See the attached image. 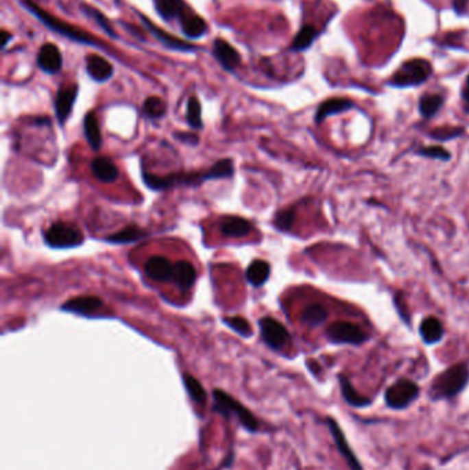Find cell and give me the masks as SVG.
Returning a JSON list of instances; mask_svg holds the SVG:
<instances>
[{
  "mask_svg": "<svg viewBox=\"0 0 469 470\" xmlns=\"http://www.w3.org/2000/svg\"><path fill=\"white\" fill-rule=\"evenodd\" d=\"M325 423L329 428V432H330V434L333 437V441H335V444L337 447V451L344 458V460L348 465V467L351 470H363L358 456L355 455V452L351 448L348 440L346 438V434H344L341 426L339 425V422L335 418H332V417H326Z\"/></svg>",
  "mask_w": 469,
  "mask_h": 470,
  "instance_id": "10",
  "label": "cell"
},
{
  "mask_svg": "<svg viewBox=\"0 0 469 470\" xmlns=\"http://www.w3.org/2000/svg\"><path fill=\"white\" fill-rule=\"evenodd\" d=\"M10 39H13V35L9 34L8 31H3V32H2V47H3V49L9 45V40H10Z\"/></svg>",
  "mask_w": 469,
  "mask_h": 470,
  "instance_id": "43",
  "label": "cell"
},
{
  "mask_svg": "<svg viewBox=\"0 0 469 470\" xmlns=\"http://www.w3.org/2000/svg\"><path fill=\"white\" fill-rule=\"evenodd\" d=\"M254 230L251 221L240 216H224L219 221V231L228 238L247 237Z\"/></svg>",
  "mask_w": 469,
  "mask_h": 470,
  "instance_id": "15",
  "label": "cell"
},
{
  "mask_svg": "<svg viewBox=\"0 0 469 470\" xmlns=\"http://www.w3.org/2000/svg\"><path fill=\"white\" fill-rule=\"evenodd\" d=\"M261 334L266 345L273 351L282 349L289 341V333L287 327L274 318L265 317L259 321Z\"/></svg>",
  "mask_w": 469,
  "mask_h": 470,
  "instance_id": "9",
  "label": "cell"
},
{
  "mask_svg": "<svg viewBox=\"0 0 469 470\" xmlns=\"http://www.w3.org/2000/svg\"><path fill=\"white\" fill-rule=\"evenodd\" d=\"M270 274H272V267L266 260H254L248 266L245 277H247V281L252 286L259 288L267 282V280L270 278Z\"/></svg>",
  "mask_w": 469,
  "mask_h": 470,
  "instance_id": "25",
  "label": "cell"
},
{
  "mask_svg": "<svg viewBox=\"0 0 469 470\" xmlns=\"http://www.w3.org/2000/svg\"><path fill=\"white\" fill-rule=\"evenodd\" d=\"M142 23L146 25V28L150 31V34L158 40L163 43V46H165L167 49L172 50V51H180V53H191V51H195L197 47L187 43V42H183L169 34H167L165 31H163L161 28H158L157 25H154L147 17L139 14Z\"/></svg>",
  "mask_w": 469,
  "mask_h": 470,
  "instance_id": "11",
  "label": "cell"
},
{
  "mask_svg": "<svg viewBox=\"0 0 469 470\" xmlns=\"http://www.w3.org/2000/svg\"><path fill=\"white\" fill-rule=\"evenodd\" d=\"M420 396L418 385L407 378H400L389 385L384 393L385 404L391 410H405Z\"/></svg>",
  "mask_w": 469,
  "mask_h": 470,
  "instance_id": "7",
  "label": "cell"
},
{
  "mask_svg": "<svg viewBox=\"0 0 469 470\" xmlns=\"http://www.w3.org/2000/svg\"><path fill=\"white\" fill-rule=\"evenodd\" d=\"M212 411L226 419H237V422L250 433H258L261 430V422L256 415L245 404L221 389L212 391Z\"/></svg>",
  "mask_w": 469,
  "mask_h": 470,
  "instance_id": "3",
  "label": "cell"
},
{
  "mask_svg": "<svg viewBox=\"0 0 469 470\" xmlns=\"http://www.w3.org/2000/svg\"><path fill=\"white\" fill-rule=\"evenodd\" d=\"M179 24H180L182 32L190 39H200L208 31V25L204 21V18L194 14L193 12L187 17H184Z\"/></svg>",
  "mask_w": 469,
  "mask_h": 470,
  "instance_id": "27",
  "label": "cell"
},
{
  "mask_svg": "<svg viewBox=\"0 0 469 470\" xmlns=\"http://www.w3.org/2000/svg\"><path fill=\"white\" fill-rule=\"evenodd\" d=\"M104 307V300L97 296H80L67 301L61 308L67 312L91 317Z\"/></svg>",
  "mask_w": 469,
  "mask_h": 470,
  "instance_id": "17",
  "label": "cell"
},
{
  "mask_svg": "<svg viewBox=\"0 0 469 470\" xmlns=\"http://www.w3.org/2000/svg\"><path fill=\"white\" fill-rule=\"evenodd\" d=\"M145 237H147V231L132 224V225L123 228L121 231H117V232L109 235L106 241L112 243V244H131V243H136Z\"/></svg>",
  "mask_w": 469,
  "mask_h": 470,
  "instance_id": "28",
  "label": "cell"
},
{
  "mask_svg": "<svg viewBox=\"0 0 469 470\" xmlns=\"http://www.w3.org/2000/svg\"><path fill=\"white\" fill-rule=\"evenodd\" d=\"M182 381H183L184 389H186L189 397L191 399V401L194 404L200 406V407L206 406V403H208V393H206L205 388L202 386V384L195 377H193L189 373H183L182 374Z\"/></svg>",
  "mask_w": 469,
  "mask_h": 470,
  "instance_id": "24",
  "label": "cell"
},
{
  "mask_svg": "<svg viewBox=\"0 0 469 470\" xmlns=\"http://www.w3.org/2000/svg\"><path fill=\"white\" fill-rule=\"evenodd\" d=\"M86 71L88 76L98 83H105L113 76V65L104 57L97 54H90L86 58Z\"/></svg>",
  "mask_w": 469,
  "mask_h": 470,
  "instance_id": "19",
  "label": "cell"
},
{
  "mask_svg": "<svg viewBox=\"0 0 469 470\" xmlns=\"http://www.w3.org/2000/svg\"><path fill=\"white\" fill-rule=\"evenodd\" d=\"M469 382V364L462 362L450 366L437 374L429 385L428 395L432 400H451L457 397Z\"/></svg>",
  "mask_w": 469,
  "mask_h": 470,
  "instance_id": "2",
  "label": "cell"
},
{
  "mask_svg": "<svg viewBox=\"0 0 469 470\" xmlns=\"http://www.w3.org/2000/svg\"><path fill=\"white\" fill-rule=\"evenodd\" d=\"M43 237H45V243L50 248H56V249L77 248L84 243V235L82 230L72 223H64V221L51 224L45 231Z\"/></svg>",
  "mask_w": 469,
  "mask_h": 470,
  "instance_id": "6",
  "label": "cell"
},
{
  "mask_svg": "<svg viewBox=\"0 0 469 470\" xmlns=\"http://www.w3.org/2000/svg\"><path fill=\"white\" fill-rule=\"evenodd\" d=\"M328 319V310L318 303L307 306L302 312V321L310 327H318Z\"/></svg>",
  "mask_w": 469,
  "mask_h": 470,
  "instance_id": "30",
  "label": "cell"
},
{
  "mask_svg": "<svg viewBox=\"0 0 469 470\" xmlns=\"http://www.w3.org/2000/svg\"><path fill=\"white\" fill-rule=\"evenodd\" d=\"M223 322L243 337H251L252 334V327L250 322L243 317H226L223 318Z\"/></svg>",
  "mask_w": 469,
  "mask_h": 470,
  "instance_id": "36",
  "label": "cell"
},
{
  "mask_svg": "<svg viewBox=\"0 0 469 470\" xmlns=\"http://www.w3.org/2000/svg\"><path fill=\"white\" fill-rule=\"evenodd\" d=\"M295 219H296L295 208L280 210L274 217V227L280 231H289L295 223Z\"/></svg>",
  "mask_w": 469,
  "mask_h": 470,
  "instance_id": "37",
  "label": "cell"
},
{
  "mask_svg": "<svg viewBox=\"0 0 469 470\" xmlns=\"http://www.w3.org/2000/svg\"><path fill=\"white\" fill-rule=\"evenodd\" d=\"M158 16L165 21L179 20V23L191 13L184 0H153Z\"/></svg>",
  "mask_w": 469,
  "mask_h": 470,
  "instance_id": "14",
  "label": "cell"
},
{
  "mask_svg": "<svg viewBox=\"0 0 469 470\" xmlns=\"http://www.w3.org/2000/svg\"><path fill=\"white\" fill-rule=\"evenodd\" d=\"M444 99L439 94H425L418 102L420 114L424 119H432L443 106Z\"/></svg>",
  "mask_w": 469,
  "mask_h": 470,
  "instance_id": "31",
  "label": "cell"
},
{
  "mask_svg": "<svg viewBox=\"0 0 469 470\" xmlns=\"http://www.w3.org/2000/svg\"><path fill=\"white\" fill-rule=\"evenodd\" d=\"M234 173V164L232 160L224 158L213 164L206 171H195L189 173H169L164 176H158L154 173L143 172V182L145 184L156 191L172 188L175 186H200L206 180L211 179H223L230 177Z\"/></svg>",
  "mask_w": 469,
  "mask_h": 470,
  "instance_id": "1",
  "label": "cell"
},
{
  "mask_svg": "<svg viewBox=\"0 0 469 470\" xmlns=\"http://www.w3.org/2000/svg\"><path fill=\"white\" fill-rule=\"evenodd\" d=\"M339 382H340V391H341V396L344 399V401L347 404H350L351 407H355V408H365L368 406L372 404V399L359 393L352 382L350 381V378L347 375H343L340 374L339 375Z\"/></svg>",
  "mask_w": 469,
  "mask_h": 470,
  "instance_id": "21",
  "label": "cell"
},
{
  "mask_svg": "<svg viewBox=\"0 0 469 470\" xmlns=\"http://www.w3.org/2000/svg\"><path fill=\"white\" fill-rule=\"evenodd\" d=\"M418 156L428 157V158H435V160H442V161H448L451 158V154L448 150L440 146H428V147H421L417 150Z\"/></svg>",
  "mask_w": 469,
  "mask_h": 470,
  "instance_id": "39",
  "label": "cell"
},
{
  "mask_svg": "<svg viewBox=\"0 0 469 470\" xmlns=\"http://www.w3.org/2000/svg\"><path fill=\"white\" fill-rule=\"evenodd\" d=\"M468 5H469V0H453V9L459 16L466 13Z\"/></svg>",
  "mask_w": 469,
  "mask_h": 470,
  "instance_id": "41",
  "label": "cell"
},
{
  "mask_svg": "<svg viewBox=\"0 0 469 470\" xmlns=\"http://www.w3.org/2000/svg\"><path fill=\"white\" fill-rule=\"evenodd\" d=\"M62 54L57 46L51 43L42 46L38 54V65L43 72L56 75L62 69Z\"/></svg>",
  "mask_w": 469,
  "mask_h": 470,
  "instance_id": "18",
  "label": "cell"
},
{
  "mask_svg": "<svg viewBox=\"0 0 469 470\" xmlns=\"http://www.w3.org/2000/svg\"><path fill=\"white\" fill-rule=\"evenodd\" d=\"M462 98H464V101L469 105V76H468V79H466V83H465L464 90H462Z\"/></svg>",
  "mask_w": 469,
  "mask_h": 470,
  "instance_id": "42",
  "label": "cell"
},
{
  "mask_svg": "<svg viewBox=\"0 0 469 470\" xmlns=\"http://www.w3.org/2000/svg\"><path fill=\"white\" fill-rule=\"evenodd\" d=\"M77 92H79V86L76 84H71V86H62L56 97V114L57 119L60 121V124H64L75 106L76 98H77Z\"/></svg>",
  "mask_w": 469,
  "mask_h": 470,
  "instance_id": "12",
  "label": "cell"
},
{
  "mask_svg": "<svg viewBox=\"0 0 469 470\" xmlns=\"http://www.w3.org/2000/svg\"><path fill=\"white\" fill-rule=\"evenodd\" d=\"M21 3L24 5V8L32 13L38 20H40V23L43 25H46L49 29H51L53 32L69 39V40H73L76 43H80V45H87V46H94V47H102L101 42H98L97 39H94L93 36L87 35L86 32H83L82 29L71 25V24H67V23H62L60 18L49 14L46 10L40 9L38 5H35L34 2H31V0H21Z\"/></svg>",
  "mask_w": 469,
  "mask_h": 470,
  "instance_id": "4",
  "label": "cell"
},
{
  "mask_svg": "<svg viewBox=\"0 0 469 470\" xmlns=\"http://www.w3.org/2000/svg\"><path fill=\"white\" fill-rule=\"evenodd\" d=\"M197 280V271L189 262L180 260L173 267V281L180 289H190Z\"/></svg>",
  "mask_w": 469,
  "mask_h": 470,
  "instance_id": "26",
  "label": "cell"
},
{
  "mask_svg": "<svg viewBox=\"0 0 469 470\" xmlns=\"http://www.w3.org/2000/svg\"><path fill=\"white\" fill-rule=\"evenodd\" d=\"M212 53H213V57L217 60V62L228 72L236 71L241 64L240 53L231 45H228L224 39H216L213 42Z\"/></svg>",
  "mask_w": 469,
  "mask_h": 470,
  "instance_id": "13",
  "label": "cell"
},
{
  "mask_svg": "<svg viewBox=\"0 0 469 470\" xmlns=\"http://www.w3.org/2000/svg\"><path fill=\"white\" fill-rule=\"evenodd\" d=\"M167 112L165 102L158 97H149L142 106V113L146 119L150 120H158L161 119Z\"/></svg>",
  "mask_w": 469,
  "mask_h": 470,
  "instance_id": "33",
  "label": "cell"
},
{
  "mask_svg": "<svg viewBox=\"0 0 469 470\" xmlns=\"http://www.w3.org/2000/svg\"><path fill=\"white\" fill-rule=\"evenodd\" d=\"M420 336L426 345L440 343L444 337V329L442 322L435 317H426L420 325Z\"/></svg>",
  "mask_w": 469,
  "mask_h": 470,
  "instance_id": "23",
  "label": "cell"
},
{
  "mask_svg": "<svg viewBox=\"0 0 469 470\" xmlns=\"http://www.w3.org/2000/svg\"><path fill=\"white\" fill-rule=\"evenodd\" d=\"M80 8H82V12H83L87 17L95 20V23L98 24V27H99L101 29H104L106 35H109V36L113 38V39H119V36L116 35L115 29H113L112 25H110V21H109L99 10H97V9H94V8L88 6V5H84V3H82Z\"/></svg>",
  "mask_w": 469,
  "mask_h": 470,
  "instance_id": "34",
  "label": "cell"
},
{
  "mask_svg": "<svg viewBox=\"0 0 469 470\" xmlns=\"http://www.w3.org/2000/svg\"><path fill=\"white\" fill-rule=\"evenodd\" d=\"M84 135L93 150H99L102 147V135L98 124V119L94 112H90L84 117Z\"/></svg>",
  "mask_w": 469,
  "mask_h": 470,
  "instance_id": "29",
  "label": "cell"
},
{
  "mask_svg": "<svg viewBox=\"0 0 469 470\" xmlns=\"http://www.w3.org/2000/svg\"><path fill=\"white\" fill-rule=\"evenodd\" d=\"M464 134V128L461 127H440L437 129H433L429 135L432 139L436 140H451Z\"/></svg>",
  "mask_w": 469,
  "mask_h": 470,
  "instance_id": "38",
  "label": "cell"
},
{
  "mask_svg": "<svg viewBox=\"0 0 469 470\" xmlns=\"http://www.w3.org/2000/svg\"><path fill=\"white\" fill-rule=\"evenodd\" d=\"M355 108V103L347 98H330L322 102L315 113V121L320 124L329 116L340 114Z\"/></svg>",
  "mask_w": 469,
  "mask_h": 470,
  "instance_id": "20",
  "label": "cell"
},
{
  "mask_svg": "<svg viewBox=\"0 0 469 470\" xmlns=\"http://www.w3.org/2000/svg\"><path fill=\"white\" fill-rule=\"evenodd\" d=\"M328 341L336 345H361L368 341V333L352 322H335L325 330Z\"/></svg>",
  "mask_w": 469,
  "mask_h": 470,
  "instance_id": "8",
  "label": "cell"
},
{
  "mask_svg": "<svg viewBox=\"0 0 469 470\" xmlns=\"http://www.w3.org/2000/svg\"><path fill=\"white\" fill-rule=\"evenodd\" d=\"M187 123L194 129L202 128V117H201V103L195 97H191L187 102Z\"/></svg>",
  "mask_w": 469,
  "mask_h": 470,
  "instance_id": "35",
  "label": "cell"
},
{
  "mask_svg": "<svg viewBox=\"0 0 469 470\" xmlns=\"http://www.w3.org/2000/svg\"><path fill=\"white\" fill-rule=\"evenodd\" d=\"M320 32L313 25H304L293 39L292 50L293 51H304L311 47L314 40L318 38Z\"/></svg>",
  "mask_w": 469,
  "mask_h": 470,
  "instance_id": "32",
  "label": "cell"
},
{
  "mask_svg": "<svg viewBox=\"0 0 469 470\" xmlns=\"http://www.w3.org/2000/svg\"><path fill=\"white\" fill-rule=\"evenodd\" d=\"M173 264L164 256H152L145 263V274L157 282H168L173 280Z\"/></svg>",
  "mask_w": 469,
  "mask_h": 470,
  "instance_id": "16",
  "label": "cell"
},
{
  "mask_svg": "<svg viewBox=\"0 0 469 470\" xmlns=\"http://www.w3.org/2000/svg\"><path fill=\"white\" fill-rule=\"evenodd\" d=\"M91 171L94 176L102 183H112L119 177V169L113 160L109 157H97L91 162Z\"/></svg>",
  "mask_w": 469,
  "mask_h": 470,
  "instance_id": "22",
  "label": "cell"
},
{
  "mask_svg": "<svg viewBox=\"0 0 469 470\" xmlns=\"http://www.w3.org/2000/svg\"><path fill=\"white\" fill-rule=\"evenodd\" d=\"M175 138L179 139V140L183 142V143L190 145V146H195V145H198V142H200V139H198L197 135L189 134V132H175Z\"/></svg>",
  "mask_w": 469,
  "mask_h": 470,
  "instance_id": "40",
  "label": "cell"
},
{
  "mask_svg": "<svg viewBox=\"0 0 469 470\" xmlns=\"http://www.w3.org/2000/svg\"><path fill=\"white\" fill-rule=\"evenodd\" d=\"M432 75V66L425 60H410L400 65V68L394 73L389 86L396 88L417 87L424 84Z\"/></svg>",
  "mask_w": 469,
  "mask_h": 470,
  "instance_id": "5",
  "label": "cell"
}]
</instances>
